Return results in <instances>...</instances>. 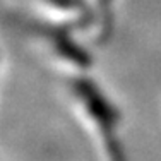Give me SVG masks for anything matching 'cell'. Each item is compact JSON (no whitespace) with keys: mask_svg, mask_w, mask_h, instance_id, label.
<instances>
[{"mask_svg":"<svg viewBox=\"0 0 161 161\" xmlns=\"http://www.w3.org/2000/svg\"><path fill=\"white\" fill-rule=\"evenodd\" d=\"M75 93L86 103V106L91 112V115L94 118H98V122L101 124L103 130L112 129L113 122L117 120V113L108 106V103L103 99L101 94H98V91H94V87L89 82H86V80L77 82L75 84Z\"/></svg>","mask_w":161,"mask_h":161,"instance_id":"cell-1","label":"cell"},{"mask_svg":"<svg viewBox=\"0 0 161 161\" xmlns=\"http://www.w3.org/2000/svg\"><path fill=\"white\" fill-rule=\"evenodd\" d=\"M105 2H108V0H105Z\"/></svg>","mask_w":161,"mask_h":161,"instance_id":"cell-2","label":"cell"}]
</instances>
